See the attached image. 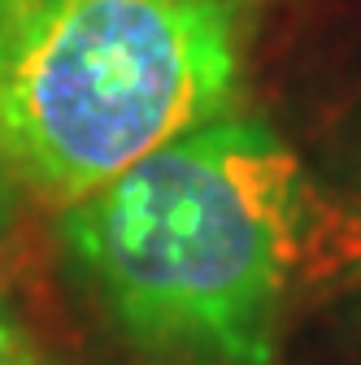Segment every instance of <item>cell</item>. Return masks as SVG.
<instances>
[{
    "mask_svg": "<svg viewBox=\"0 0 361 365\" xmlns=\"http://www.w3.org/2000/svg\"><path fill=\"white\" fill-rule=\"evenodd\" d=\"M318 192L257 113H218L61 209L109 331L153 365H275L318 235Z\"/></svg>",
    "mask_w": 361,
    "mask_h": 365,
    "instance_id": "cell-1",
    "label": "cell"
},
{
    "mask_svg": "<svg viewBox=\"0 0 361 365\" xmlns=\"http://www.w3.org/2000/svg\"><path fill=\"white\" fill-rule=\"evenodd\" d=\"M240 66L235 0H0V153L70 209L227 113Z\"/></svg>",
    "mask_w": 361,
    "mask_h": 365,
    "instance_id": "cell-2",
    "label": "cell"
},
{
    "mask_svg": "<svg viewBox=\"0 0 361 365\" xmlns=\"http://www.w3.org/2000/svg\"><path fill=\"white\" fill-rule=\"evenodd\" d=\"M0 365H49V356H44L35 331L26 327L18 300L5 287V274H0Z\"/></svg>",
    "mask_w": 361,
    "mask_h": 365,
    "instance_id": "cell-3",
    "label": "cell"
},
{
    "mask_svg": "<svg viewBox=\"0 0 361 365\" xmlns=\"http://www.w3.org/2000/svg\"><path fill=\"white\" fill-rule=\"evenodd\" d=\"M22 196H26V192H22V182L14 178L5 153H0V265H5V252H9V244H14V235H18Z\"/></svg>",
    "mask_w": 361,
    "mask_h": 365,
    "instance_id": "cell-4",
    "label": "cell"
}]
</instances>
